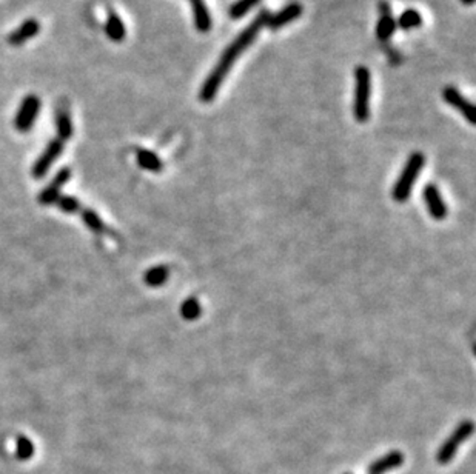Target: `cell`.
<instances>
[{
  "instance_id": "6da1fadb",
  "label": "cell",
  "mask_w": 476,
  "mask_h": 474,
  "mask_svg": "<svg viewBox=\"0 0 476 474\" xmlns=\"http://www.w3.org/2000/svg\"><path fill=\"white\" fill-rule=\"evenodd\" d=\"M268 16H270V13L267 10L259 11L258 16H256L250 24H248L243 31L236 36V39H234L229 47L225 48L221 59L217 60L216 66L211 70L205 82L202 83L199 99L203 103H210L215 101V97L219 93V88H221L225 78L231 71L233 65L236 64L239 56L243 55V52L254 42L256 37H258V34L261 33V29L266 27Z\"/></svg>"
},
{
  "instance_id": "7a4b0ae2",
  "label": "cell",
  "mask_w": 476,
  "mask_h": 474,
  "mask_svg": "<svg viewBox=\"0 0 476 474\" xmlns=\"http://www.w3.org/2000/svg\"><path fill=\"white\" fill-rule=\"evenodd\" d=\"M426 165V156L421 151H414L410 155L409 160L405 162L404 170L399 174V178L393 187L391 196L398 203H404L412 194V188L417 183L422 168Z\"/></svg>"
},
{
  "instance_id": "3957f363",
  "label": "cell",
  "mask_w": 476,
  "mask_h": 474,
  "mask_svg": "<svg viewBox=\"0 0 476 474\" xmlns=\"http://www.w3.org/2000/svg\"><path fill=\"white\" fill-rule=\"evenodd\" d=\"M354 102L353 114L359 124H366L370 119V97H372V74L364 65L354 70Z\"/></svg>"
},
{
  "instance_id": "277c9868",
  "label": "cell",
  "mask_w": 476,
  "mask_h": 474,
  "mask_svg": "<svg viewBox=\"0 0 476 474\" xmlns=\"http://www.w3.org/2000/svg\"><path fill=\"white\" fill-rule=\"evenodd\" d=\"M475 431V424L472 420H463L459 422V425L455 428L447 439L442 442V445L440 447L436 453V462L441 465H447L453 461V457L456 456L458 448L461 443H464Z\"/></svg>"
},
{
  "instance_id": "5b68a950",
  "label": "cell",
  "mask_w": 476,
  "mask_h": 474,
  "mask_svg": "<svg viewBox=\"0 0 476 474\" xmlns=\"http://www.w3.org/2000/svg\"><path fill=\"white\" fill-rule=\"evenodd\" d=\"M41 99L36 94H28L24 101L20 102L19 110L16 113V119H14V127L19 133H28L31 131L37 116L41 111Z\"/></svg>"
},
{
  "instance_id": "8992f818",
  "label": "cell",
  "mask_w": 476,
  "mask_h": 474,
  "mask_svg": "<svg viewBox=\"0 0 476 474\" xmlns=\"http://www.w3.org/2000/svg\"><path fill=\"white\" fill-rule=\"evenodd\" d=\"M62 152H64V142L60 141V139H51L50 143L47 145V148L43 150L42 155L37 157V160L34 162L33 165V175L36 179H42L47 175V173L50 171V168L51 165L56 162V160L62 156Z\"/></svg>"
},
{
  "instance_id": "52a82bcc",
  "label": "cell",
  "mask_w": 476,
  "mask_h": 474,
  "mask_svg": "<svg viewBox=\"0 0 476 474\" xmlns=\"http://www.w3.org/2000/svg\"><path fill=\"white\" fill-rule=\"evenodd\" d=\"M442 99L447 102L453 108H456L463 117L468 122V124L475 125L476 117H475V106L473 103L466 99L463 94L459 93V89L455 87H445L442 91Z\"/></svg>"
},
{
  "instance_id": "ba28073f",
  "label": "cell",
  "mask_w": 476,
  "mask_h": 474,
  "mask_svg": "<svg viewBox=\"0 0 476 474\" xmlns=\"http://www.w3.org/2000/svg\"><path fill=\"white\" fill-rule=\"evenodd\" d=\"M302 13H304V6L299 2H290L287 3L281 11H277L276 14H270L266 27H268L271 31H277V29H281L282 27L299 19L302 16Z\"/></svg>"
},
{
  "instance_id": "9c48e42d",
  "label": "cell",
  "mask_w": 476,
  "mask_h": 474,
  "mask_svg": "<svg viewBox=\"0 0 476 474\" xmlns=\"http://www.w3.org/2000/svg\"><path fill=\"white\" fill-rule=\"evenodd\" d=\"M422 197H424V202L428 208L430 216H432L435 220H444L445 217H447V206H445L444 199L436 185H433V183H428V185H426L424 191H422Z\"/></svg>"
},
{
  "instance_id": "30bf717a",
  "label": "cell",
  "mask_w": 476,
  "mask_h": 474,
  "mask_svg": "<svg viewBox=\"0 0 476 474\" xmlns=\"http://www.w3.org/2000/svg\"><path fill=\"white\" fill-rule=\"evenodd\" d=\"M71 178V170L68 166L62 168L57 174L56 178L50 182L48 187H45L43 191L39 196V202L42 205H52L57 202V199L60 197V191H62V187L65 183L70 180Z\"/></svg>"
},
{
  "instance_id": "8fae6325",
  "label": "cell",
  "mask_w": 476,
  "mask_h": 474,
  "mask_svg": "<svg viewBox=\"0 0 476 474\" xmlns=\"http://www.w3.org/2000/svg\"><path fill=\"white\" fill-rule=\"evenodd\" d=\"M405 456L403 451L399 450H391L387 454L381 456L380 459H376L372 464L368 465V474H384L391 470H396L399 466L404 465Z\"/></svg>"
},
{
  "instance_id": "7c38bea8",
  "label": "cell",
  "mask_w": 476,
  "mask_h": 474,
  "mask_svg": "<svg viewBox=\"0 0 476 474\" xmlns=\"http://www.w3.org/2000/svg\"><path fill=\"white\" fill-rule=\"evenodd\" d=\"M396 29V20L393 17V13L390 5L382 0L380 2V20L376 24V37L381 42L389 41L390 37L395 34Z\"/></svg>"
},
{
  "instance_id": "4fadbf2b",
  "label": "cell",
  "mask_w": 476,
  "mask_h": 474,
  "mask_svg": "<svg viewBox=\"0 0 476 474\" xmlns=\"http://www.w3.org/2000/svg\"><path fill=\"white\" fill-rule=\"evenodd\" d=\"M39 33H41L39 20L34 19V17L27 19L24 24H20L8 36V43L13 45V47H20V45L27 43L29 39H34V37Z\"/></svg>"
},
{
  "instance_id": "5bb4252c",
  "label": "cell",
  "mask_w": 476,
  "mask_h": 474,
  "mask_svg": "<svg viewBox=\"0 0 476 474\" xmlns=\"http://www.w3.org/2000/svg\"><path fill=\"white\" fill-rule=\"evenodd\" d=\"M56 131H57V139L62 142L70 141L74 134L73 128V120H71V113L68 108L66 103H60L56 108Z\"/></svg>"
},
{
  "instance_id": "9a60e30c",
  "label": "cell",
  "mask_w": 476,
  "mask_h": 474,
  "mask_svg": "<svg viewBox=\"0 0 476 474\" xmlns=\"http://www.w3.org/2000/svg\"><path fill=\"white\" fill-rule=\"evenodd\" d=\"M190 3L194 14L196 29L202 34L208 33L211 29V25H213V22H211V16L205 5V0H190Z\"/></svg>"
},
{
  "instance_id": "2e32d148",
  "label": "cell",
  "mask_w": 476,
  "mask_h": 474,
  "mask_svg": "<svg viewBox=\"0 0 476 474\" xmlns=\"http://www.w3.org/2000/svg\"><path fill=\"white\" fill-rule=\"evenodd\" d=\"M105 34L108 36V39L111 42H122L127 36V28L124 20L119 17V14L116 13H110L107 22H105Z\"/></svg>"
},
{
  "instance_id": "e0dca14e",
  "label": "cell",
  "mask_w": 476,
  "mask_h": 474,
  "mask_svg": "<svg viewBox=\"0 0 476 474\" xmlns=\"http://www.w3.org/2000/svg\"><path fill=\"white\" fill-rule=\"evenodd\" d=\"M170 278V270L168 266L165 265H157L153 266V268H150L145 276H143V280H145V284L151 288H157V287H162L165 282L168 280Z\"/></svg>"
},
{
  "instance_id": "ac0fdd59",
  "label": "cell",
  "mask_w": 476,
  "mask_h": 474,
  "mask_svg": "<svg viewBox=\"0 0 476 474\" xmlns=\"http://www.w3.org/2000/svg\"><path fill=\"white\" fill-rule=\"evenodd\" d=\"M138 164L140 168L151 173H159L162 171V160L156 156L154 152H151L148 150H139L138 151Z\"/></svg>"
},
{
  "instance_id": "d6986e66",
  "label": "cell",
  "mask_w": 476,
  "mask_h": 474,
  "mask_svg": "<svg viewBox=\"0 0 476 474\" xmlns=\"http://www.w3.org/2000/svg\"><path fill=\"white\" fill-rule=\"evenodd\" d=\"M202 315V307L198 301V297L190 296L187 297L184 303L180 305V316H182L188 322H193V320H198Z\"/></svg>"
},
{
  "instance_id": "ffe728a7",
  "label": "cell",
  "mask_w": 476,
  "mask_h": 474,
  "mask_svg": "<svg viewBox=\"0 0 476 474\" xmlns=\"http://www.w3.org/2000/svg\"><path fill=\"white\" fill-rule=\"evenodd\" d=\"M421 25H422V17L419 11L417 10H405L396 22V27H401L403 29H413Z\"/></svg>"
},
{
  "instance_id": "44dd1931",
  "label": "cell",
  "mask_w": 476,
  "mask_h": 474,
  "mask_svg": "<svg viewBox=\"0 0 476 474\" xmlns=\"http://www.w3.org/2000/svg\"><path fill=\"white\" fill-rule=\"evenodd\" d=\"M261 0H238V2H234L230 8V17L238 20L240 17H244L245 14L250 11L252 8H254L256 5H258Z\"/></svg>"
},
{
  "instance_id": "7402d4cb",
  "label": "cell",
  "mask_w": 476,
  "mask_h": 474,
  "mask_svg": "<svg viewBox=\"0 0 476 474\" xmlns=\"http://www.w3.org/2000/svg\"><path fill=\"white\" fill-rule=\"evenodd\" d=\"M82 219L87 224V227L92 229L94 233H103L105 231V225L102 219L99 217V214L93 210H82Z\"/></svg>"
},
{
  "instance_id": "603a6c76",
  "label": "cell",
  "mask_w": 476,
  "mask_h": 474,
  "mask_svg": "<svg viewBox=\"0 0 476 474\" xmlns=\"http://www.w3.org/2000/svg\"><path fill=\"white\" fill-rule=\"evenodd\" d=\"M16 450L19 459H22V461H28V459L34 454V443L28 438H25V436H20L16 442Z\"/></svg>"
},
{
  "instance_id": "cb8c5ba5",
  "label": "cell",
  "mask_w": 476,
  "mask_h": 474,
  "mask_svg": "<svg viewBox=\"0 0 476 474\" xmlns=\"http://www.w3.org/2000/svg\"><path fill=\"white\" fill-rule=\"evenodd\" d=\"M56 203L64 213H74L79 210V201L73 196H60Z\"/></svg>"
},
{
  "instance_id": "d4e9b609",
  "label": "cell",
  "mask_w": 476,
  "mask_h": 474,
  "mask_svg": "<svg viewBox=\"0 0 476 474\" xmlns=\"http://www.w3.org/2000/svg\"><path fill=\"white\" fill-rule=\"evenodd\" d=\"M461 2H463L464 5H473L475 0H461Z\"/></svg>"
},
{
  "instance_id": "484cf974",
  "label": "cell",
  "mask_w": 476,
  "mask_h": 474,
  "mask_svg": "<svg viewBox=\"0 0 476 474\" xmlns=\"http://www.w3.org/2000/svg\"><path fill=\"white\" fill-rule=\"evenodd\" d=\"M344 474H352V473H350V471H345V473H344Z\"/></svg>"
}]
</instances>
